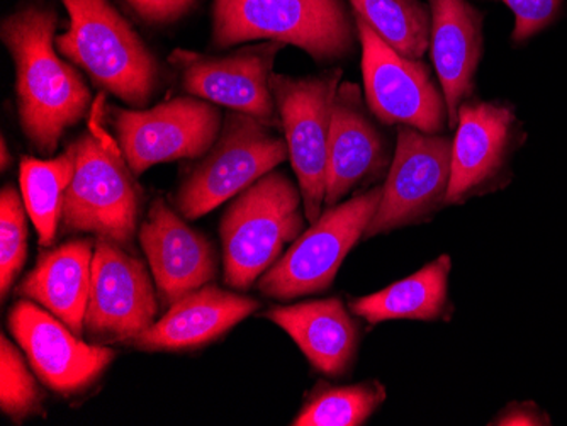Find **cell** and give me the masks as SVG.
Returning <instances> with one entry per match:
<instances>
[{
	"instance_id": "cell-5",
	"label": "cell",
	"mask_w": 567,
	"mask_h": 426,
	"mask_svg": "<svg viewBox=\"0 0 567 426\" xmlns=\"http://www.w3.org/2000/svg\"><path fill=\"white\" fill-rule=\"evenodd\" d=\"M75 174L63 200L62 225L69 233H92L132 252L138 233L142 190L121 149L91 129L72 142Z\"/></svg>"
},
{
	"instance_id": "cell-15",
	"label": "cell",
	"mask_w": 567,
	"mask_h": 426,
	"mask_svg": "<svg viewBox=\"0 0 567 426\" xmlns=\"http://www.w3.org/2000/svg\"><path fill=\"white\" fill-rule=\"evenodd\" d=\"M8 326L38 380L65 397L89 389L116 359L113 349L82 342L62 320L31 299L21 298L11 308Z\"/></svg>"
},
{
	"instance_id": "cell-8",
	"label": "cell",
	"mask_w": 567,
	"mask_h": 426,
	"mask_svg": "<svg viewBox=\"0 0 567 426\" xmlns=\"http://www.w3.org/2000/svg\"><path fill=\"white\" fill-rule=\"evenodd\" d=\"M342 77V69H331L306 77L274 72L270 79L280 129L288 143L289 160L309 222L317 221L324 209L328 143Z\"/></svg>"
},
{
	"instance_id": "cell-4",
	"label": "cell",
	"mask_w": 567,
	"mask_h": 426,
	"mask_svg": "<svg viewBox=\"0 0 567 426\" xmlns=\"http://www.w3.org/2000/svg\"><path fill=\"white\" fill-rule=\"evenodd\" d=\"M301 189L286 172L272 170L235 197L219 225L225 282L254 288L305 231Z\"/></svg>"
},
{
	"instance_id": "cell-12",
	"label": "cell",
	"mask_w": 567,
	"mask_h": 426,
	"mask_svg": "<svg viewBox=\"0 0 567 426\" xmlns=\"http://www.w3.org/2000/svg\"><path fill=\"white\" fill-rule=\"evenodd\" d=\"M524 139L515 110L499 101L467 98L458 107L452 136V177L447 206H462L498 190Z\"/></svg>"
},
{
	"instance_id": "cell-26",
	"label": "cell",
	"mask_w": 567,
	"mask_h": 426,
	"mask_svg": "<svg viewBox=\"0 0 567 426\" xmlns=\"http://www.w3.org/2000/svg\"><path fill=\"white\" fill-rule=\"evenodd\" d=\"M43 391L14 343L0 336V409L16 423L43 409Z\"/></svg>"
},
{
	"instance_id": "cell-24",
	"label": "cell",
	"mask_w": 567,
	"mask_h": 426,
	"mask_svg": "<svg viewBox=\"0 0 567 426\" xmlns=\"http://www.w3.org/2000/svg\"><path fill=\"white\" fill-rule=\"evenodd\" d=\"M353 14L408 59L422 60L430 48L432 15L423 0H349Z\"/></svg>"
},
{
	"instance_id": "cell-28",
	"label": "cell",
	"mask_w": 567,
	"mask_h": 426,
	"mask_svg": "<svg viewBox=\"0 0 567 426\" xmlns=\"http://www.w3.org/2000/svg\"><path fill=\"white\" fill-rule=\"evenodd\" d=\"M503 4L515 15L513 43H524L546 30L556 19L563 0H502Z\"/></svg>"
},
{
	"instance_id": "cell-19",
	"label": "cell",
	"mask_w": 567,
	"mask_h": 426,
	"mask_svg": "<svg viewBox=\"0 0 567 426\" xmlns=\"http://www.w3.org/2000/svg\"><path fill=\"white\" fill-rule=\"evenodd\" d=\"M259 308L257 299L206 284L175 301L130 343L143 352L196 350L221 339Z\"/></svg>"
},
{
	"instance_id": "cell-25",
	"label": "cell",
	"mask_w": 567,
	"mask_h": 426,
	"mask_svg": "<svg viewBox=\"0 0 567 426\" xmlns=\"http://www.w3.org/2000/svg\"><path fill=\"white\" fill-rule=\"evenodd\" d=\"M388 393L381 381H362L350 386L318 383L291 425L360 426L381 408Z\"/></svg>"
},
{
	"instance_id": "cell-6",
	"label": "cell",
	"mask_w": 567,
	"mask_h": 426,
	"mask_svg": "<svg viewBox=\"0 0 567 426\" xmlns=\"http://www.w3.org/2000/svg\"><path fill=\"white\" fill-rule=\"evenodd\" d=\"M382 197V184L324 208L284 256L264 273L257 288L266 298L291 301L328 291L352 248L364 238Z\"/></svg>"
},
{
	"instance_id": "cell-3",
	"label": "cell",
	"mask_w": 567,
	"mask_h": 426,
	"mask_svg": "<svg viewBox=\"0 0 567 426\" xmlns=\"http://www.w3.org/2000/svg\"><path fill=\"white\" fill-rule=\"evenodd\" d=\"M250 41L292 44L315 62L333 63L355 53L359 34L343 0H215L213 44Z\"/></svg>"
},
{
	"instance_id": "cell-13",
	"label": "cell",
	"mask_w": 567,
	"mask_h": 426,
	"mask_svg": "<svg viewBox=\"0 0 567 426\" xmlns=\"http://www.w3.org/2000/svg\"><path fill=\"white\" fill-rule=\"evenodd\" d=\"M284 46L279 41H264L221 56L175 50L168 62L177 70L187 94L280 129L270 79Z\"/></svg>"
},
{
	"instance_id": "cell-10",
	"label": "cell",
	"mask_w": 567,
	"mask_h": 426,
	"mask_svg": "<svg viewBox=\"0 0 567 426\" xmlns=\"http://www.w3.org/2000/svg\"><path fill=\"white\" fill-rule=\"evenodd\" d=\"M110 123L127 167L142 175L158 164L203 158L221 133L223 114L187 95L150 110L110 107Z\"/></svg>"
},
{
	"instance_id": "cell-20",
	"label": "cell",
	"mask_w": 567,
	"mask_h": 426,
	"mask_svg": "<svg viewBox=\"0 0 567 426\" xmlns=\"http://www.w3.org/2000/svg\"><path fill=\"white\" fill-rule=\"evenodd\" d=\"M266 318L288 333L306 361L328 377H343L359 349V324L340 298L274 306Z\"/></svg>"
},
{
	"instance_id": "cell-16",
	"label": "cell",
	"mask_w": 567,
	"mask_h": 426,
	"mask_svg": "<svg viewBox=\"0 0 567 426\" xmlns=\"http://www.w3.org/2000/svg\"><path fill=\"white\" fill-rule=\"evenodd\" d=\"M375 121L362 89L342 82L334 97L328 143L324 208L382 184L390 174L394 152L391 154L390 143Z\"/></svg>"
},
{
	"instance_id": "cell-14",
	"label": "cell",
	"mask_w": 567,
	"mask_h": 426,
	"mask_svg": "<svg viewBox=\"0 0 567 426\" xmlns=\"http://www.w3.org/2000/svg\"><path fill=\"white\" fill-rule=\"evenodd\" d=\"M158 316V299L145 263L130 250L95 238L85 333L99 345L130 343Z\"/></svg>"
},
{
	"instance_id": "cell-30",
	"label": "cell",
	"mask_w": 567,
	"mask_h": 426,
	"mask_svg": "<svg viewBox=\"0 0 567 426\" xmlns=\"http://www.w3.org/2000/svg\"><path fill=\"white\" fill-rule=\"evenodd\" d=\"M549 418L534 403H512L489 425H549Z\"/></svg>"
},
{
	"instance_id": "cell-27",
	"label": "cell",
	"mask_w": 567,
	"mask_h": 426,
	"mask_svg": "<svg viewBox=\"0 0 567 426\" xmlns=\"http://www.w3.org/2000/svg\"><path fill=\"white\" fill-rule=\"evenodd\" d=\"M12 186L0 193V294L8 298L28 257V209Z\"/></svg>"
},
{
	"instance_id": "cell-1",
	"label": "cell",
	"mask_w": 567,
	"mask_h": 426,
	"mask_svg": "<svg viewBox=\"0 0 567 426\" xmlns=\"http://www.w3.org/2000/svg\"><path fill=\"white\" fill-rule=\"evenodd\" d=\"M59 14L38 2L2 19L0 37L16 65L22 133L41 155H53L70 128L84 120L92 95L75 66L55 52Z\"/></svg>"
},
{
	"instance_id": "cell-18",
	"label": "cell",
	"mask_w": 567,
	"mask_h": 426,
	"mask_svg": "<svg viewBox=\"0 0 567 426\" xmlns=\"http://www.w3.org/2000/svg\"><path fill=\"white\" fill-rule=\"evenodd\" d=\"M432 15L430 53L447 104L449 129L458 107L473 97L484 52V14L470 0H426Z\"/></svg>"
},
{
	"instance_id": "cell-7",
	"label": "cell",
	"mask_w": 567,
	"mask_h": 426,
	"mask_svg": "<svg viewBox=\"0 0 567 426\" xmlns=\"http://www.w3.org/2000/svg\"><path fill=\"white\" fill-rule=\"evenodd\" d=\"M277 129L229 111L213 148L178 186V212L186 219L208 215L288 160V143Z\"/></svg>"
},
{
	"instance_id": "cell-22",
	"label": "cell",
	"mask_w": 567,
	"mask_h": 426,
	"mask_svg": "<svg viewBox=\"0 0 567 426\" xmlns=\"http://www.w3.org/2000/svg\"><path fill=\"white\" fill-rule=\"evenodd\" d=\"M451 272V256L444 253L408 278L374 294L350 299V313L362 318L369 324L396 320L426 321V323L449 320L452 314L451 298H449Z\"/></svg>"
},
{
	"instance_id": "cell-31",
	"label": "cell",
	"mask_w": 567,
	"mask_h": 426,
	"mask_svg": "<svg viewBox=\"0 0 567 426\" xmlns=\"http://www.w3.org/2000/svg\"><path fill=\"white\" fill-rule=\"evenodd\" d=\"M0 152H2V160H0V167H2V170H8L9 167L12 165V155L11 152H9L8 143H6V138H2V142H0Z\"/></svg>"
},
{
	"instance_id": "cell-21",
	"label": "cell",
	"mask_w": 567,
	"mask_h": 426,
	"mask_svg": "<svg viewBox=\"0 0 567 426\" xmlns=\"http://www.w3.org/2000/svg\"><path fill=\"white\" fill-rule=\"evenodd\" d=\"M95 240L79 238L41 253L37 266L16 289L82 336L91 298Z\"/></svg>"
},
{
	"instance_id": "cell-11",
	"label": "cell",
	"mask_w": 567,
	"mask_h": 426,
	"mask_svg": "<svg viewBox=\"0 0 567 426\" xmlns=\"http://www.w3.org/2000/svg\"><path fill=\"white\" fill-rule=\"evenodd\" d=\"M451 177L452 136L398 126L390 174L364 238L432 221L447 206Z\"/></svg>"
},
{
	"instance_id": "cell-23",
	"label": "cell",
	"mask_w": 567,
	"mask_h": 426,
	"mask_svg": "<svg viewBox=\"0 0 567 426\" xmlns=\"http://www.w3.org/2000/svg\"><path fill=\"white\" fill-rule=\"evenodd\" d=\"M75 174V148H69L50 160L22 157L19 167V183L25 209L38 231L43 248L55 241L62 221L63 200Z\"/></svg>"
},
{
	"instance_id": "cell-29",
	"label": "cell",
	"mask_w": 567,
	"mask_h": 426,
	"mask_svg": "<svg viewBox=\"0 0 567 426\" xmlns=\"http://www.w3.org/2000/svg\"><path fill=\"white\" fill-rule=\"evenodd\" d=\"M127 6L152 24H171L184 18L197 0H126Z\"/></svg>"
},
{
	"instance_id": "cell-9",
	"label": "cell",
	"mask_w": 567,
	"mask_h": 426,
	"mask_svg": "<svg viewBox=\"0 0 567 426\" xmlns=\"http://www.w3.org/2000/svg\"><path fill=\"white\" fill-rule=\"evenodd\" d=\"M362 46L364 95L372 116L384 126H410L441 135L449 129L441 84L422 60L408 59L353 14Z\"/></svg>"
},
{
	"instance_id": "cell-2",
	"label": "cell",
	"mask_w": 567,
	"mask_h": 426,
	"mask_svg": "<svg viewBox=\"0 0 567 426\" xmlns=\"http://www.w3.org/2000/svg\"><path fill=\"white\" fill-rule=\"evenodd\" d=\"M70 15L55 40L60 55L84 70L97 87L133 110H145L157 92L162 69L130 22L110 0H62Z\"/></svg>"
},
{
	"instance_id": "cell-17",
	"label": "cell",
	"mask_w": 567,
	"mask_h": 426,
	"mask_svg": "<svg viewBox=\"0 0 567 426\" xmlns=\"http://www.w3.org/2000/svg\"><path fill=\"white\" fill-rule=\"evenodd\" d=\"M138 237L164 308L218 276V253L212 241L190 228L162 197L150 206Z\"/></svg>"
}]
</instances>
